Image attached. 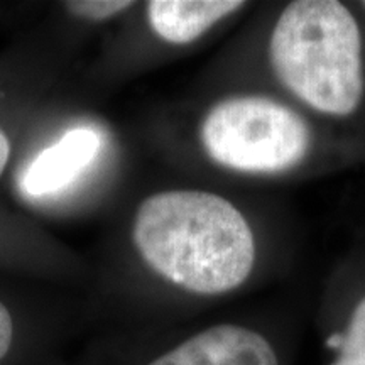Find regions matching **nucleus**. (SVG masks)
Returning <instances> with one entry per match:
<instances>
[{"mask_svg":"<svg viewBox=\"0 0 365 365\" xmlns=\"http://www.w3.org/2000/svg\"><path fill=\"white\" fill-rule=\"evenodd\" d=\"M134 242L150 269L196 294L234 291L252 272L255 242L230 202L207 191H166L145 198Z\"/></svg>","mask_w":365,"mask_h":365,"instance_id":"f257e3e1","label":"nucleus"},{"mask_svg":"<svg viewBox=\"0 0 365 365\" xmlns=\"http://www.w3.org/2000/svg\"><path fill=\"white\" fill-rule=\"evenodd\" d=\"M271 66L296 97L328 115L357 110L364 95L362 41L354 16L336 0H296L277 19Z\"/></svg>","mask_w":365,"mask_h":365,"instance_id":"f03ea898","label":"nucleus"},{"mask_svg":"<svg viewBox=\"0 0 365 365\" xmlns=\"http://www.w3.org/2000/svg\"><path fill=\"white\" fill-rule=\"evenodd\" d=\"M208 156L242 173L287 171L307 158L312 132L286 105L262 97L217 103L200 129Z\"/></svg>","mask_w":365,"mask_h":365,"instance_id":"7ed1b4c3","label":"nucleus"},{"mask_svg":"<svg viewBox=\"0 0 365 365\" xmlns=\"http://www.w3.org/2000/svg\"><path fill=\"white\" fill-rule=\"evenodd\" d=\"M149 365H279V360L261 333L239 325H217Z\"/></svg>","mask_w":365,"mask_h":365,"instance_id":"20e7f679","label":"nucleus"},{"mask_svg":"<svg viewBox=\"0 0 365 365\" xmlns=\"http://www.w3.org/2000/svg\"><path fill=\"white\" fill-rule=\"evenodd\" d=\"M100 144L98 132L90 127H76L66 132L56 144L46 148L29 163L21 181L22 191L39 198L66 188L93 163Z\"/></svg>","mask_w":365,"mask_h":365,"instance_id":"39448f33","label":"nucleus"},{"mask_svg":"<svg viewBox=\"0 0 365 365\" xmlns=\"http://www.w3.org/2000/svg\"><path fill=\"white\" fill-rule=\"evenodd\" d=\"M242 6L240 0H150L148 16L159 38L188 44Z\"/></svg>","mask_w":365,"mask_h":365,"instance_id":"423d86ee","label":"nucleus"},{"mask_svg":"<svg viewBox=\"0 0 365 365\" xmlns=\"http://www.w3.org/2000/svg\"><path fill=\"white\" fill-rule=\"evenodd\" d=\"M340 336L339 355L365 354V298L354 309L349 325L344 333H340Z\"/></svg>","mask_w":365,"mask_h":365,"instance_id":"0eeeda50","label":"nucleus"},{"mask_svg":"<svg viewBox=\"0 0 365 365\" xmlns=\"http://www.w3.org/2000/svg\"><path fill=\"white\" fill-rule=\"evenodd\" d=\"M130 6L132 2H124V0H75V2L65 4L71 14L90 21L108 19Z\"/></svg>","mask_w":365,"mask_h":365,"instance_id":"6e6552de","label":"nucleus"},{"mask_svg":"<svg viewBox=\"0 0 365 365\" xmlns=\"http://www.w3.org/2000/svg\"><path fill=\"white\" fill-rule=\"evenodd\" d=\"M12 336H14L12 317L11 313H9V309L4 307L2 301H0V360L6 357L9 350H11Z\"/></svg>","mask_w":365,"mask_h":365,"instance_id":"1a4fd4ad","label":"nucleus"},{"mask_svg":"<svg viewBox=\"0 0 365 365\" xmlns=\"http://www.w3.org/2000/svg\"><path fill=\"white\" fill-rule=\"evenodd\" d=\"M9 156H11V144H9L7 135L0 130V175L6 170Z\"/></svg>","mask_w":365,"mask_h":365,"instance_id":"9d476101","label":"nucleus"},{"mask_svg":"<svg viewBox=\"0 0 365 365\" xmlns=\"http://www.w3.org/2000/svg\"><path fill=\"white\" fill-rule=\"evenodd\" d=\"M331 365H365L364 355H339Z\"/></svg>","mask_w":365,"mask_h":365,"instance_id":"9b49d317","label":"nucleus"}]
</instances>
